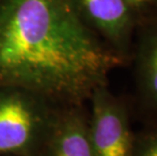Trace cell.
Returning a JSON list of instances; mask_svg holds the SVG:
<instances>
[{
	"label": "cell",
	"instance_id": "cell-1",
	"mask_svg": "<svg viewBox=\"0 0 157 156\" xmlns=\"http://www.w3.org/2000/svg\"><path fill=\"white\" fill-rule=\"evenodd\" d=\"M123 63L68 0H0V87L84 105Z\"/></svg>",
	"mask_w": 157,
	"mask_h": 156
},
{
	"label": "cell",
	"instance_id": "cell-2",
	"mask_svg": "<svg viewBox=\"0 0 157 156\" xmlns=\"http://www.w3.org/2000/svg\"><path fill=\"white\" fill-rule=\"evenodd\" d=\"M60 105L18 87H0V156H38Z\"/></svg>",
	"mask_w": 157,
	"mask_h": 156
},
{
	"label": "cell",
	"instance_id": "cell-3",
	"mask_svg": "<svg viewBox=\"0 0 157 156\" xmlns=\"http://www.w3.org/2000/svg\"><path fill=\"white\" fill-rule=\"evenodd\" d=\"M88 101L89 138L93 156H135L136 144L123 102L106 85L96 88Z\"/></svg>",
	"mask_w": 157,
	"mask_h": 156
},
{
	"label": "cell",
	"instance_id": "cell-4",
	"mask_svg": "<svg viewBox=\"0 0 157 156\" xmlns=\"http://www.w3.org/2000/svg\"><path fill=\"white\" fill-rule=\"evenodd\" d=\"M90 29L124 55L134 25V11L124 0H68Z\"/></svg>",
	"mask_w": 157,
	"mask_h": 156
},
{
	"label": "cell",
	"instance_id": "cell-5",
	"mask_svg": "<svg viewBox=\"0 0 157 156\" xmlns=\"http://www.w3.org/2000/svg\"><path fill=\"white\" fill-rule=\"evenodd\" d=\"M38 156H93L83 105L60 108Z\"/></svg>",
	"mask_w": 157,
	"mask_h": 156
},
{
	"label": "cell",
	"instance_id": "cell-6",
	"mask_svg": "<svg viewBox=\"0 0 157 156\" xmlns=\"http://www.w3.org/2000/svg\"><path fill=\"white\" fill-rule=\"evenodd\" d=\"M138 51L139 72L144 90L157 102V22L146 29Z\"/></svg>",
	"mask_w": 157,
	"mask_h": 156
},
{
	"label": "cell",
	"instance_id": "cell-7",
	"mask_svg": "<svg viewBox=\"0 0 157 156\" xmlns=\"http://www.w3.org/2000/svg\"><path fill=\"white\" fill-rule=\"evenodd\" d=\"M135 156H157V134L149 136L140 147L136 146Z\"/></svg>",
	"mask_w": 157,
	"mask_h": 156
},
{
	"label": "cell",
	"instance_id": "cell-8",
	"mask_svg": "<svg viewBox=\"0 0 157 156\" xmlns=\"http://www.w3.org/2000/svg\"><path fill=\"white\" fill-rule=\"evenodd\" d=\"M130 8L132 9L133 11H136L138 9L145 7L150 3H152L154 0H124Z\"/></svg>",
	"mask_w": 157,
	"mask_h": 156
}]
</instances>
